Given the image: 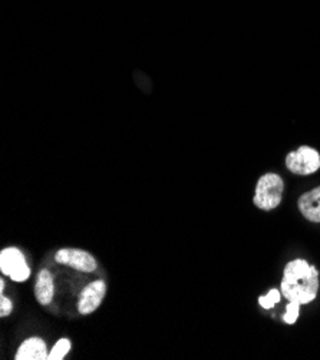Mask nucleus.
Segmentation results:
<instances>
[{"label": "nucleus", "instance_id": "1", "mask_svg": "<svg viewBox=\"0 0 320 360\" xmlns=\"http://www.w3.org/2000/svg\"><path fill=\"white\" fill-rule=\"evenodd\" d=\"M320 273L305 259L289 262L283 269L280 290L284 299L300 306L316 300L320 285Z\"/></svg>", "mask_w": 320, "mask_h": 360}, {"label": "nucleus", "instance_id": "2", "mask_svg": "<svg viewBox=\"0 0 320 360\" xmlns=\"http://www.w3.org/2000/svg\"><path fill=\"white\" fill-rule=\"evenodd\" d=\"M283 193V178L276 172H266L257 179L253 202L263 211H271L280 205Z\"/></svg>", "mask_w": 320, "mask_h": 360}, {"label": "nucleus", "instance_id": "3", "mask_svg": "<svg viewBox=\"0 0 320 360\" xmlns=\"http://www.w3.org/2000/svg\"><path fill=\"white\" fill-rule=\"evenodd\" d=\"M0 271L15 283H25L30 277V267L23 251L18 247H8L0 251Z\"/></svg>", "mask_w": 320, "mask_h": 360}, {"label": "nucleus", "instance_id": "4", "mask_svg": "<svg viewBox=\"0 0 320 360\" xmlns=\"http://www.w3.org/2000/svg\"><path fill=\"white\" fill-rule=\"evenodd\" d=\"M284 165L296 175H312L320 169V153L312 147L302 146L286 155Z\"/></svg>", "mask_w": 320, "mask_h": 360}, {"label": "nucleus", "instance_id": "5", "mask_svg": "<svg viewBox=\"0 0 320 360\" xmlns=\"http://www.w3.org/2000/svg\"><path fill=\"white\" fill-rule=\"evenodd\" d=\"M55 262L82 273H94L98 269L96 259L89 251L81 248H60L56 251Z\"/></svg>", "mask_w": 320, "mask_h": 360}, {"label": "nucleus", "instance_id": "6", "mask_svg": "<svg viewBox=\"0 0 320 360\" xmlns=\"http://www.w3.org/2000/svg\"><path fill=\"white\" fill-rule=\"evenodd\" d=\"M105 295H106V283L102 278L87 284L84 287V290L81 292L77 303V309L79 314L88 316L94 313L102 304Z\"/></svg>", "mask_w": 320, "mask_h": 360}, {"label": "nucleus", "instance_id": "7", "mask_svg": "<svg viewBox=\"0 0 320 360\" xmlns=\"http://www.w3.org/2000/svg\"><path fill=\"white\" fill-rule=\"evenodd\" d=\"M49 356L46 342L42 338L33 336L20 343L16 350L15 360H46Z\"/></svg>", "mask_w": 320, "mask_h": 360}, {"label": "nucleus", "instance_id": "8", "mask_svg": "<svg viewBox=\"0 0 320 360\" xmlns=\"http://www.w3.org/2000/svg\"><path fill=\"white\" fill-rule=\"evenodd\" d=\"M299 211L310 223H320V186L302 194L297 200Z\"/></svg>", "mask_w": 320, "mask_h": 360}, {"label": "nucleus", "instance_id": "9", "mask_svg": "<svg viewBox=\"0 0 320 360\" xmlns=\"http://www.w3.org/2000/svg\"><path fill=\"white\" fill-rule=\"evenodd\" d=\"M34 296L41 306H49L55 296L53 276L48 269H42L38 273L37 283H34Z\"/></svg>", "mask_w": 320, "mask_h": 360}, {"label": "nucleus", "instance_id": "10", "mask_svg": "<svg viewBox=\"0 0 320 360\" xmlns=\"http://www.w3.org/2000/svg\"><path fill=\"white\" fill-rule=\"evenodd\" d=\"M70 347H72V343H70V340L68 338L59 339L55 343V346L52 347V350L49 352L48 360H62L69 353Z\"/></svg>", "mask_w": 320, "mask_h": 360}, {"label": "nucleus", "instance_id": "11", "mask_svg": "<svg viewBox=\"0 0 320 360\" xmlns=\"http://www.w3.org/2000/svg\"><path fill=\"white\" fill-rule=\"evenodd\" d=\"M281 296H283V295H281V290H279V289H270L266 296H260V297H259V304H260L263 309L270 310V309H273L276 304L280 303Z\"/></svg>", "mask_w": 320, "mask_h": 360}, {"label": "nucleus", "instance_id": "12", "mask_svg": "<svg viewBox=\"0 0 320 360\" xmlns=\"http://www.w3.org/2000/svg\"><path fill=\"white\" fill-rule=\"evenodd\" d=\"M299 316H300V304L295 302H289V304L286 306V313L283 314V321L288 323V325H295Z\"/></svg>", "mask_w": 320, "mask_h": 360}, {"label": "nucleus", "instance_id": "13", "mask_svg": "<svg viewBox=\"0 0 320 360\" xmlns=\"http://www.w3.org/2000/svg\"><path fill=\"white\" fill-rule=\"evenodd\" d=\"M12 310H13L12 300L4 295H0V317H8L12 313Z\"/></svg>", "mask_w": 320, "mask_h": 360}, {"label": "nucleus", "instance_id": "14", "mask_svg": "<svg viewBox=\"0 0 320 360\" xmlns=\"http://www.w3.org/2000/svg\"><path fill=\"white\" fill-rule=\"evenodd\" d=\"M4 292H5V280L0 278V293L4 295Z\"/></svg>", "mask_w": 320, "mask_h": 360}]
</instances>
